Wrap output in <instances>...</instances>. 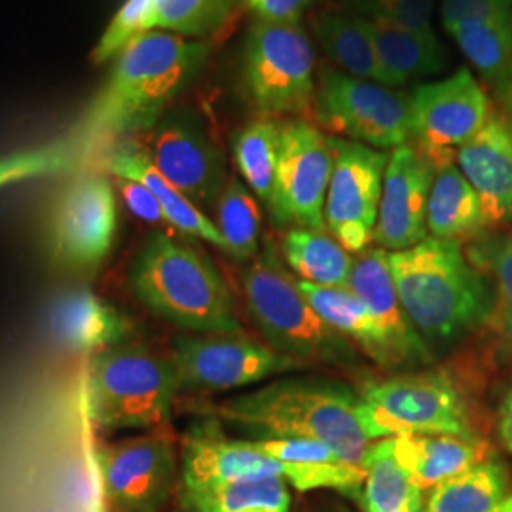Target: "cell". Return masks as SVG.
Wrapping results in <instances>:
<instances>
[{
  "label": "cell",
  "mask_w": 512,
  "mask_h": 512,
  "mask_svg": "<svg viewBox=\"0 0 512 512\" xmlns=\"http://www.w3.org/2000/svg\"><path fill=\"white\" fill-rule=\"evenodd\" d=\"M107 171L116 179H131L145 184L156 196L164 209L165 220L179 232L190 238L203 239L226 253V243L220 236L219 228L202 209L190 202L183 192L169 183L164 175L154 167L150 158L135 141H122L112 148L107 156Z\"/></svg>",
  "instance_id": "44dd1931"
},
{
  "label": "cell",
  "mask_w": 512,
  "mask_h": 512,
  "mask_svg": "<svg viewBox=\"0 0 512 512\" xmlns=\"http://www.w3.org/2000/svg\"><path fill=\"white\" fill-rule=\"evenodd\" d=\"M355 10L370 21H385L416 33H435L431 14L435 0H351Z\"/></svg>",
  "instance_id": "74e56055"
},
{
  "label": "cell",
  "mask_w": 512,
  "mask_h": 512,
  "mask_svg": "<svg viewBox=\"0 0 512 512\" xmlns=\"http://www.w3.org/2000/svg\"><path fill=\"white\" fill-rule=\"evenodd\" d=\"M239 285L247 311L270 348L306 366L327 365L349 372L363 368L357 346L313 310L272 243L239 272Z\"/></svg>",
  "instance_id": "5b68a950"
},
{
  "label": "cell",
  "mask_w": 512,
  "mask_h": 512,
  "mask_svg": "<svg viewBox=\"0 0 512 512\" xmlns=\"http://www.w3.org/2000/svg\"><path fill=\"white\" fill-rule=\"evenodd\" d=\"M486 228L482 203L456 162L435 169L427 203V232L431 238H476Z\"/></svg>",
  "instance_id": "d4e9b609"
},
{
  "label": "cell",
  "mask_w": 512,
  "mask_h": 512,
  "mask_svg": "<svg viewBox=\"0 0 512 512\" xmlns=\"http://www.w3.org/2000/svg\"><path fill=\"white\" fill-rule=\"evenodd\" d=\"M497 435L503 448L512 454V391L507 393L497 414Z\"/></svg>",
  "instance_id": "7bdbcfd3"
},
{
  "label": "cell",
  "mask_w": 512,
  "mask_h": 512,
  "mask_svg": "<svg viewBox=\"0 0 512 512\" xmlns=\"http://www.w3.org/2000/svg\"><path fill=\"white\" fill-rule=\"evenodd\" d=\"M465 253L494 285V310L488 325L512 344V236L494 234L475 239Z\"/></svg>",
  "instance_id": "e575fe53"
},
{
  "label": "cell",
  "mask_w": 512,
  "mask_h": 512,
  "mask_svg": "<svg viewBox=\"0 0 512 512\" xmlns=\"http://www.w3.org/2000/svg\"><path fill=\"white\" fill-rule=\"evenodd\" d=\"M313 0H247L258 19L274 23H294Z\"/></svg>",
  "instance_id": "b9f144b4"
},
{
  "label": "cell",
  "mask_w": 512,
  "mask_h": 512,
  "mask_svg": "<svg viewBox=\"0 0 512 512\" xmlns=\"http://www.w3.org/2000/svg\"><path fill=\"white\" fill-rule=\"evenodd\" d=\"M183 492L224 484L285 478L281 461L270 458L256 442L230 439L217 418L190 425L183 439Z\"/></svg>",
  "instance_id": "ac0fdd59"
},
{
  "label": "cell",
  "mask_w": 512,
  "mask_h": 512,
  "mask_svg": "<svg viewBox=\"0 0 512 512\" xmlns=\"http://www.w3.org/2000/svg\"><path fill=\"white\" fill-rule=\"evenodd\" d=\"M181 384L171 355L126 342L95 353L90 365V416L99 429L165 425Z\"/></svg>",
  "instance_id": "8992f818"
},
{
  "label": "cell",
  "mask_w": 512,
  "mask_h": 512,
  "mask_svg": "<svg viewBox=\"0 0 512 512\" xmlns=\"http://www.w3.org/2000/svg\"><path fill=\"white\" fill-rule=\"evenodd\" d=\"M116 188L135 217L150 224H164V222L167 224L162 205L145 184L131 181V179H116Z\"/></svg>",
  "instance_id": "60d3db41"
},
{
  "label": "cell",
  "mask_w": 512,
  "mask_h": 512,
  "mask_svg": "<svg viewBox=\"0 0 512 512\" xmlns=\"http://www.w3.org/2000/svg\"><path fill=\"white\" fill-rule=\"evenodd\" d=\"M313 29L325 54L346 73L387 86L368 31V19L357 12H325L315 18Z\"/></svg>",
  "instance_id": "4316f807"
},
{
  "label": "cell",
  "mask_w": 512,
  "mask_h": 512,
  "mask_svg": "<svg viewBox=\"0 0 512 512\" xmlns=\"http://www.w3.org/2000/svg\"><path fill=\"white\" fill-rule=\"evenodd\" d=\"M334 167L325 203V226L346 251L363 253L374 241L389 156L342 137H330Z\"/></svg>",
  "instance_id": "7c38bea8"
},
{
  "label": "cell",
  "mask_w": 512,
  "mask_h": 512,
  "mask_svg": "<svg viewBox=\"0 0 512 512\" xmlns=\"http://www.w3.org/2000/svg\"><path fill=\"white\" fill-rule=\"evenodd\" d=\"M281 126L274 120H256L234 139V160L239 175L270 211L274 205L275 169Z\"/></svg>",
  "instance_id": "836d02e7"
},
{
  "label": "cell",
  "mask_w": 512,
  "mask_h": 512,
  "mask_svg": "<svg viewBox=\"0 0 512 512\" xmlns=\"http://www.w3.org/2000/svg\"><path fill=\"white\" fill-rule=\"evenodd\" d=\"M116 222V192L109 177L97 171L78 175L55 203V255L74 270L99 268L112 249Z\"/></svg>",
  "instance_id": "5bb4252c"
},
{
  "label": "cell",
  "mask_w": 512,
  "mask_h": 512,
  "mask_svg": "<svg viewBox=\"0 0 512 512\" xmlns=\"http://www.w3.org/2000/svg\"><path fill=\"white\" fill-rule=\"evenodd\" d=\"M494 92L501 103L503 118L507 120L509 128L512 129V73L507 80H503L499 86H495Z\"/></svg>",
  "instance_id": "ee69618b"
},
{
  "label": "cell",
  "mask_w": 512,
  "mask_h": 512,
  "mask_svg": "<svg viewBox=\"0 0 512 512\" xmlns=\"http://www.w3.org/2000/svg\"><path fill=\"white\" fill-rule=\"evenodd\" d=\"M435 167L412 145L395 148L385 167L374 241L389 253L404 251L429 238L427 203Z\"/></svg>",
  "instance_id": "e0dca14e"
},
{
  "label": "cell",
  "mask_w": 512,
  "mask_h": 512,
  "mask_svg": "<svg viewBox=\"0 0 512 512\" xmlns=\"http://www.w3.org/2000/svg\"><path fill=\"white\" fill-rule=\"evenodd\" d=\"M135 298L154 315L188 332H241L224 277L200 247L165 232L148 236L128 274Z\"/></svg>",
  "instance_id": "277c9868"
},
{
  "label": "cell",
  "mask_w": 512,
  "mask_h": 512,
  "mask_svg": "<svg viewBox=\"0 0 512 512\" xmlns=\"http://www.w3.org/2000/svg\"><path fill=\"white\" fill-rule=\"evenodd\" d=\"M509 467L490 458L435 486L421 512H492L509 495Z\"/></svg>",
  "instance_id": "f1b7e54d"
},
{
  "label": "cell",
  "mask_w": 512,
  "mask_h": 512,
  "mask_svg": "<svg viewBox=\"0 0 512 512\" xmlns=\"http://www.w3.org/2000/svg\"><path fill=\"white\" fill-rule=\"evenodd\" d=\"M298 287L321 319L365 353L370 361L393 370L384 332L365 304L348 289H330L298 279Z\"/></svg>",
  "instance_id": "484cf974"
},
{
  "label": "cell",
  "mask_w": 512,
  "mask_h": 512,
  "mask_svg": "<svg viewBox=\"0 0 512 512\" xmlns=\"http://www.w3.org/2000/svg\"><path fill=\"white\" fill-rule=\"evenodd\" d=\"M236 0H152L145 31L160 29L184 38L215 33L230 16Z\"/></svg>",
  "instance_id": "d590c367"
},
{
  "label": "cell",
  "mask_w": 512,
  "mask_h": 512,
  "mask_svg": "<svg viewBox=\"0 0 512 512\" xmlns=\"http://www.w3.org/2000/svg\"><path fill=\"white\" fill-rule=\"evenodd\" d=\"M348 291L355 294L374 315L384 332L393 370L420 368L433 363L435 353L423 342L404 311L389 270V251L366 249L355 258Z\"/></svg>",
  "instance_id": "d6986e66"
},
{
  "label": "cell",
  "mask_w": 512,
  "mask_h": 512,
  "mask_svg": "<svg viewBox=\"0 0 512 512\" xmlns=\"http://www.w3.org/2000/svg\"><path fill=\"white\" fill-rule=\"evenodd\" d=\"M492 88L512 73V19L463 23L446 31Z\"/></svg>",
  "instance_id": "d6a6232c"
},
{
  "label": "cell",
  "mask_w": 512,
  "mask_h": 512,
  "mask_svg": "<svg viewBox=\"0 0 512 512\" xmlns=\"http://www.w3.org/2000/svg\"><path fill=\"white\" fill-rule=\"evenodd\" d=\"M389 270L408 319L433 353L490 323L494 285L459 241L429 236L389 253Z\"/></svg>",
  "instance_id": "6da1fadb"
},
{
  "label": "cell",
  "mask_w": 512,
  "mask_h": 512,
  "mask_svg": "<svg viewBox=\"0 0 512 512\" xmlns=\"http://www.w3.org/2000/svg\"><path fill=\"white\" fill-rule=\"evenodd\" d=\"M444 31L463 23L512 19V0H440Z\"/></svg>",
  "instance_id": "ab89813d"
},
{
  "label": "cell",
  "mask_w": 512,
  "mask_h": 512,
  "mask_svg": "<svg viewBox=\"0 0 512 512\" xmlns=\"http://www.w3.org/2000/svg\"><path fill=\"white\" fill-rule=\"evenodd\" d=\"M334 152L329 135L308 122L281 126L272 215L279 224L323 230Z\"/></svg>",
  "instance_id": "4fadbf2b"
},
{
  "label": "cell",
  "mask_w": 512,
  "mask_h": 512,
  "mask_svg": "<svg viewBox=\"0 0 512 512\" xmlns=\"http://www.w3.org/2000/svg\"><path fill=\"white\" fill-rule=\"evenodd\" d=\"M492 110L480 82L461 67L410 95L412 141L435 169L456 162L458 148L484 128Z\"/></svg>",
  "instance_id": "8fae6325"
},
{
  "label": "cell",
  "mask_w": 512,
  "mask_h": 512,
  "mask_svg": "<svg viewBox=\"0 0 512 512\" xmlns=\"http://www.w3.org/2000/svg\"><path fill=\"white\" fill-rule=\"evenodd\" d=\"M145 148L150 162L198 209L213 211L230 179L224 154L194 120L181 114L162 118L148 131ZM207 215V213H205Z\"/></svg>",
  "instance_id": "2e32d148"
},
{
  "label": "cell",
  "mask_w": 512,
  "mask_h": 512,
  "mask_svg": "<svg viewBox=\"0 0 512 512\" xmlns=\"http://www.w3.org/2000/svg\"><path fill=\"white\" fill-rule=\"evenodd\" d=\"M315 52L298 21L256 19L245 48V84L262 114H304L315 101Z\"/></svg>",
  "instance_id": "ba28073f"
},
{
  "label": "cell",
  "mask_w": 512,
  "mask_h": 512,
  "mask_svg": "<svg viewBox=\"0 0 512 512\" xmlns=\"http://www.w3.org/2000/svg\"><path fill=\"white\" fill-rule=\"evenodd\" d=\"M97 463L105 494L120 512H162L175 490L177 456L162 433L101 446Z\"/></svg>",
  "instance_id": "9a60e30c"
},
{
  "label": "cell",
  "mask_w": 512,
  "mask_h": 512,
  "mask_svg": "<svg viewBox=\"0 0 512 512\" xmlns=\"http://www.w3.org/2000/svg\"><path fill=\"white\" fill-rule=\"evenodd\" d=\"M171 357L181 391L203 393L241 389L306 366L243 332L179 334Z\"/></svg>",
  "instance_id": "9c48e42d"
},
{
  "label": "cell",
  "mask_w": 512,
  "mask_h": 512,
  "mask_svg": "<svg viewBox=\"0 0 512 512\" xmlns=\"http://www.w3.org/2000/svg\"><path fill=\"white\" fill-rule=\"evenodd\" d=\"M150 8H152V0H128L110 21L103 37L99 38L93 50V61L95 63L109 61L120 54L133 38L145 33V23H147Z\"/></svg>",
  "instance_id": "f35d334b"
},
{
  "label": "cell",
  "mask_w": 512,
  "mask_h": 512,
  "mask_svg": "<svg viewBox=\"0 0 512 512\" xmlns=\"http://www.w3.org/2000/svg\"><path fill=\"white\" fill-rule=\"evenodd\" d=\"M361 497L366 512H421L423 490L406 475L393 454V440L382 439L363 459Z\"/></svg>",
  "instance_id": "f546056e"
},
{
  "label": "cell",
  "mask_w": 512,
  "mask_h": 512,
  "mask_svg": "<svg viewBox=\"0 0 512 512\" xmlns=\"http://www.w3.org/2000/svg\"><path fill=\"white\" fill-rule=\"evenodd\" d=\"M456 164L475 188L486 226L512 220V129L492 110L484 128L456 152Z\"/></svg>",
  "instance_id": "ffe728a7"
},
{
  "label": "cell",
  "mask_w": 512,
  "mask_h": 512,
  "mask_svg": "<svg viewBox=\"0 0 512 512\" xmlns=\"http://www.w3.org/2000/svg\"><path fill=\"white\" fill-rule=\"evenodd\" d=\"M281 251L300 281L330 289H348L355 258L323 230L293 228L281 239Z\"/></svg>",
  "instance_id": "83f0119b"
},
{
  "label": "cell",
  "mask_w": 512,
  "mask_h": 512,
  "mask_svg": "<svg viewBox=\"0 0 512 512\" xmlns=\"http://www.w3.org/2000/svg\"><path fill=\"white\" fill-rule=\"evenodd\" d=\"M258 440L327 442L349 465L363 467L370 439L357 418V393L330 378H281L211 408Z\"/></svg>",
  "instance_id": "3957f363"
},
{
  "label": "cell",
  "mask_w": 512,
  "mask_h": 512,
  "mask_svg": "<svg viewBox=\"0 0 512 512\" xmlns=\"http://www.w3.org/2000/svg\"><path fill=\"white\" fill-rule=\"evenodd\" d=\"M393 454L421 490L461 475L490 459V446L482 439L456 435H399L391 437Z\"/></svg>",
  "instance_id": "7402d4cb"
},
{
  "label": "cell",
  "mask_w": 512,
  "mask_h": 512,
  "mask_svg": "<svg viewBox=\"0 0 512 512\" xmlns=\"http://www.w3.org/2000/svg\"><path fill=\"white\" fill-rule=\"evenodd\" d=\"M357 418L370 440L399 435L475 437L467 397L446 370L368 382L357 393Z\"/></svg>",
  "instance_id": "52a82bcc"
},
{
  "label": "cell",
  "mask_w": 512,
  "mask_h": 512,
  "mask_svg": "<svg viewBox=\"0 0 512 512\" xmlns=\"http://www.w3.org/2000/svg\"><path fill=\"white\" fill-rule=\"evenodd\" d=\"M52 329L67 348L99 353L129 342L133 325L122 311L90 291L65 294L52 313Z\"/></svg>",
  "instance_id": "603a6c76"
},
{
  "label": "cell",
  "mask_w": 512,
  "mask_h": 512,
  "mask_svg": "<svg viewBox=\"0 0 512 512\" xmlns=\"http://www.w3.org/2000/svg\"><path fill=\"white\" fill-rule=\"evenodd\" d=\"M88 158L78 133L44 147L0 156V188L25 179L74 171Z\"/></svg>",
  "instance_id": "8d00e7d4"
},
{
  "label": "cell",
  "mask_w": 512,
  "mask_h": 512,
  "mask_svg": "<svg viewBox=\"0 0 512 512\" xmlns=\"http://www.w3.org/2000/svg\"><path fill=\"white\" fill-rule=\"evenodd\" d=\"M492 512H512V488L509 495H507Z\"/></svg>",
  "instance_id": "f6af8a7d"
},
{
  "label": "cell",
  "mask_w": 512,
  "mask_h": 512,
  "mask_svg": "<svg viewBox=\"0 0 512 512\" xmlns=\"http://www.w3.org/2000/svg\"><path fill=\"white\" fill-rule=\"evenodd\" d=\"M207 54L203 42L160 29L133 38L116 55L105 90L76 131L86 152L110 137L148 133L202 71Z\"/></svg>",
  "instance_id": "7a4b0ae2"
},
{
  "label": "cell",
  "mask_w": 512,
  "mask_h": 512,
  "mask_svg": "<svg viewBox=\"0 0 512 512\" xmlns=\"http://www.w3.org/2000/svg\"><path fill=\"white\" fill-rule=\"evenodd\" d=\"M249 186L230 177L215 203V224L226 243V253L239 262H249L260 253L262 213Z\"/></svg>",
  "instance_id": "1f68e13d"
},
{
  "label": "cell",
  "mask_w": 512,
  "mask_h": 512,
  "mask_svg": "<svg viewBox=\"0 0 512 512\" xmlns=\"http://www.w3.org/2000/svg\"><path fill=\"white\" fill-rule=\"evenodd\" d=\"M313 116L321 128L378 150L408 145L410 95L327 69L315 92Z\"/></svg>",
  "instance_id": "30bf717a"
},
{
  "label": "cell",
  "mask_w": 512,
  "mask_h": 512,
  "mask_svg": "<svg viewBox=\"0 0 512 512\" xmlns=\"http://www.w3.org/2000/svg\"><path fill=\"white\" fill-rule=\"evenodd\" d=\"M368 31L389 88L439 74L446 65L444 50L435 33L423 35L399 25L370 19Z\"/></svg>",
  "instance_id": "cb8c5ba5"
},
{
  "label": "cell",
  "mask_w": 512,
  "mask_h": 512,
  "mask_svg": "<svg viewBox=\"0 0 512 512\" xmlns=\"http://www.w3.org/2000/svg\"><path fill=\"white\" fill-rule=\"evenodd\" d=\"M188 512H289L291 494L285 478H262L183 492Z\"/></svg>",
  "instance_id": "4dcf8cb0"
}]
</instances>
